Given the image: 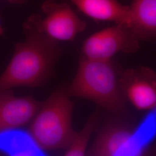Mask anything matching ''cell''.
<instances>
[{"label":"cell","mask_w":156,"mask_h":156,"mask_svg":"<svg viewBox=\"0 0 156 156\" xmlns=\"http://www.w3.org/2000/svg\"><path fill=\"white\" fill-rule=\"evenodd\" d=\"M41 18L33 15L24 23L26 41L15 46L11 61L0 76V91L18 86H35L51 73L61 50L56 40L41 29Z\"/></svg>","instance_id":"cell-1"},{"label":"cell","mask_w":156,"mask_h":156,"mask_svg":"<svg viewBox=\"0 0 156 156\" xmlns=\"http://www.w3.org/2000/svg\"><path fill=\"white\" fill-rule=\"evenodd\" d=\"M122 70L112 60H94L82 57L69 91L73 95L93 101L119 115L125 114L126 101L119 79Z\"/></svg>","instance_id":"cell-2"},{"label":"cell","mask_w":156,"mask_h":156,"mask_svg":"<svg viewBox=\"0 0 156 156\" xmlns=\"http://www.w3.org/2000/svg\"><path fill=\"white\" fill-rule=\"evenodd\" d=\"M72 102L62 91L51 95L36 115L28 134L42 150L69 147L76 133L71 127Z\"/></svg>","instance_id":"cell-3"},{"label":"cell","mask_w":156,"mask_h":156,"mask_svg":"<svg viewBox=\"0 0 156 156\" xmlns=\"http://www.w3.org/2000/svg\"><path fill=\"white\" fill-rule=\"evenodd\" d=\"M149 146L123 117L106 125L87 156H150Z\"/></svg>","instance_id":"cell-4"},{"label":"cell","mask_w":156,"mask_h":156,"mask_svg":"<svg viewBox=\"0 0 156 156\" xmlns=\"http://www.w3.org/2000/svg\"><path fill=\"white\" fill-rule=\"evenodd\" d=\"M140 40L129 26L119 24L86 39L82 48L83 57L94 60H109L118 53H131L138 50Z\"/></svg>","instance_id":"cell-5"},{"label":"cell","mask_w":156,"mask_h":156,"mask_svg":"<svg viewBox=\"0 0 156 156\" xmlns=\"http://www.w3.org/2000/svg\"><path fill=\"white\" fill-rule=\"evenodd\" d=\"M42 10L45 17L40 19L41 29L56 41H73L86 27V23L66 2L46 0L42 6Z\"/></svg>","instance_id":"cell-6"},{"label":"cell","mask_w":156,"mask_h":156,"mask_svg":"<svg viewBox=\"0 0 156 156\" xmlns=\"http://www.w3.org/2000/svg\"><path fill=\"white\" fill-rule=\"evenodd\" d=\"M120 88L126 102L140 111L156 107V73L146 67L128 69L120 75Z\"/></svg>","instance_id":"cell-7"},{"label":"cell","mask_w":156,"mask_h":156,"mask_svg":"<svg viewBox=\"0 0 156 156\" xmlns=\"http://www.w3.org/2000/svg\"><path fill=\"white\" fill-rule=\"evenodd\" d=\"M39 104L31 97L0 95V132L15 129L27 124L38 110Z\"/></svg>","instance_id":"cell-8"},{"label":"cell","mask_w":156,"mask_h":156,"mask_svg":"<svg viewBox=\"0 0 156 156\" xmlns=\"http://www.w3.org/2000/svg\"><path fill=\"white\" fill-rule=\"evenodd\" d=\"M84 14L95 20L115 22L129 26V6L117 0H70Z\"/></svg>","instance_id":"cell-9"},{"label":"cell","mask_w":156,"mask_h":156,"mask_svg":"<svg viewBox=\"0 0 156 156\" xmlns=\"http://www.w3.org/2000/svg\"><path fill=\"white\" fill-rule=\"evenodd\" d=\"M130 24L140 39L156 37V0H133Z\"/></svg>","instance_id":"cell-10"},{"label":"cell","mask_w":156,"mask_h":156,"mask_svg":"<svg viewBox=\"0 0 156 156\" xmlns=\"http://www.w3.org/2000/svg\"><path fill=\"white\" fill-rule=\"evenodd\" d=\"M97 113L91 116L83 128L76 134L64 156H86V149L91 134L98 122Z\"/></svg>","instance_id":"cell-11"},{"label":"cell","mask_w":156,"mask_h":156,"mask_svg":"<svg viewBox=\"0 0 156 156\" xmlns=\"http://www.w3.org/2000/svg\"><path fill=\"white\" fill-rule=\"evenodd\" d=\"M9 156H46L29 135L20 151Z\"/></svg>","instance_id":"cell-12"},{"label":"cell","mask_w":156,"mask_h":156,"mask_svg":"<svg viewBox=\"0 0 156 156\" xmlns=\"http://www.w3.org/2000/svg\"><path fill=\"white\" fill-rule=\"evenodd\" d=\"M9 2L14 3V4H22L24 2L25 0H6Z\"/></svg>","instance_id":"cell-13"},{"label":"cell","mask_w":156,"mask_h":156,"mask_svg":"<svg viewBox=\"0 0 156 156\" xmlns=\"http://www.w3.org/2000/svg\"><path fill=\"white\" fill-rule=\"evenodd\" d=\"M3 33H4V30H3V28H2V27L0 23V35H1Z\"/></svg>","instance_id":"cell-14"}]
</instances>
